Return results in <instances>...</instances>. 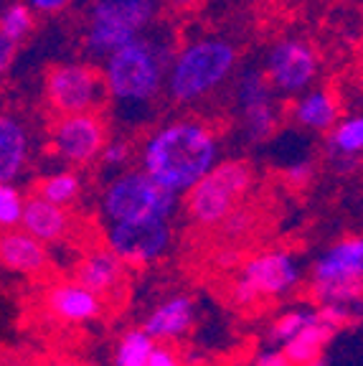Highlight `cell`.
<instances>
[{
  "label": "cell",
  "mask_w": 363,
  "mask_h": 366,
  "mask_svg": "<svg viewBox=\"0 0 363 366\" xmlns=\"http://www.w3.org/2000/svg\"><path fill=\"white\" fill-rule=\"evenodd\" d=\"M216 135L196 120H181L160 127L142 148V171L178 196L188 191L216 166Z\"/></svg>",
  "instance_id": "6da1fadb"
},
{
  "label": "cell",
  "mask_w": 363,
  "mask_h": 366,
  "mask_svg": "<svg viewBox=\"0 0 363 366\" xmlns=\"http://www.w3.org/2000/svg\"><path fill=\"white\" fill-rule=\"evenodd\" d=\"M310 295L318 305H363V237H343L315 259Z\"/></svg>",
  "instance_id": "7a4b0ae2"
},
{
  "label": "cell",
  "mask_w": 363,
  "mask_h": 366,
  "mask_svg": "<svg viewBox=\"0 0 363 366\" xmlns=\"http://www.w3.org/2000/svg\"><path fill=\"white\" fill-rule=\"evenodd\" d=\"M237 64V49L229 41L204 39L178 54L168 74V92L176 102H196L214 92Z\"/></svg>",
  "instance_id": "3957f363"
},
{
  "label": "cell",
  "mask_w": 363,
  "mask_h": 366,
  "mask_svg": "<svg viewBox=\"0 0 363 366\" xmlns=\"http://www.w3.org/2000/svg\"><path fill=\"white\" fill-rule=\"evenodd\" d=\"M168 59L148 39H135L107 56L104 79L109 86V97L119 102H150L160 92Z\"/></svg>",
  "instance_id": "277c9868"
},
{
  "label": "cell",
  "mask_w": 363,
  "mask_h": 366,
  "mask_svg": "<svg viewBox=\"0 0 363 366\" xmlns=\"http://www.w3.org/2000/svg\"><path fill=\"white\" fill-rule=\"evenodd\" d=\"M254 173L247 160H224L216 163L204 178L186 194V212L199 227H222L224 219L239 209L249 194Z\"/></svg>",
  "instance_id": "5b68a950"
},
{
  "label": "cell",
  "mask_w": 363,
  "mask_h": 366,
  "mask_svg": "<svg viewBox=\"0 0 363 366\" xmlns=\"http://www.w3.org/2000/svg\"><path fill=\"white\" fill-rule=\"evenodd\" d=\"M178 212V194L165 189L145 171H127L117 176L102 196V219L107 224L140 222V219H173Z\"/></svg>",
  "instance_id": "8992f818"
},
{
  "label": "cell",
  "mask_w": 363,
  "mask_h": 366,
  "mask_svg": "<svg viewBox=\"0 0 363 366\" xmlns=\"http://www.w3.org/2000/svg\"><path fill=\"white\" fill-rule=\"evenodd\" d=\"M237 282L232 287L234 303L252 308L259 300L284 297L302 282V264L292 252L269 249L242 262Z\"/></svg>",
  "instance_id": "52a82bcc"
},
{
  "label": "cell",
  "mask_w": 363,
  "mask_h": 366,
  "mask_svg": "<svg viewBox=\"0 0 363 366\" xmlns=\"http://www.w3.org/2000/svg\"><path fill=\"white\" fill-rule=\"evenodd\" d=\"M46 102L54 112H99L109 97L104 71L91 64H56L46 71Z\"/></svg>",
  "instance_id": "ba28073f"
},
{
  "label": "cell",
  "mask_w": 363,
  "mask_h": 366,
  "mask_svg": "<svg viewBox=\"0 0 363 366\" xmlns=\"http://www.w3.org/2000/svg\"><path fill=\"white\" fill-rule=\"evenodd\" d=\"M107 249L125 264H153L171 249V219H140V222L107 224Z\"/></svg>",
  "instance_id": "9c48e42d"
},
{
  "label": "cell",
  "mask_w": 363,
  "mask_h": 366,
  "mask_svg": "<svg viewBox=\"0 0 363 366\" xmlns=\"http://www.w3.org/2000/svg\"><path fill=\"white\" fill-rule=\"evenodd\" d=\"M51 145L71 166H86L107 148V122L99 112L61 114L51 125Z\"/></svg>",
  "instance_id": "30bf717a"
},
{
  "label": "cell",
  "mask_w": 363,
  "mask_h": 366,
  "mask_svg": "<svg viewBox=\"0 0 363 366\" xmlns=\"http://www.w3.org/2000/svg\"><path fill=\"white\" fill-rule=\"evenodd\" d=\"M318 76V54L302 39H282L267 56V79L282 94H300Z\"/></svg>",
  "instance_id": "8fae6325"
},
{
  "label": "cell",
  "mask_w": 363,
  "mask_h": 366,
  "mask_svg": "<svg viewBox=\"0 0 363 366\" xmlns=\"http://www.w3.org/2000/svg\"><path fill=\"white\" fill-rule=\"evenodd\" d=\"M272 89L267 74H262L257 69L244 71L242 81H239V102H242V112H244V127L249 140L262 143L267 140L274 130H277V109L272 102Z\"/></svg>",
  "instance_id": "7c38bea8"
},
{
  "label": "cell",
  "mask_w": 363,
  "mask_h": 366,
  "mask_svg": "<svg viewBox=\"0 0 363 366\" xmlns=\"http://www.w3.org/2000/svg\"><path fill=\"white\" fill-rule=\"evenodd\" d=\"M46 305L51 315H56L64 323H86V320L99 318L104 310L102 295H96L79 280L54 285L46 297Z\"/></svg>",
  "instance_id": "4fadbf2b"
},
{
  "label": "cell",
  "mask_w": 363,
  "mask_h": 366,
  "mask_svg": "<svg viewBox=\"0 0 363 366\" xmlns=\"http://www.w3.org/2000/svg\"><path fill=\"white\" fill-rule=\"evenodd\" d=\"M21 227L29 234H34L36 239L44 242V244H56L69 234L71 217H69L64 206L44 199V196H31V199H26V206H23Z\"/></svg>",
  "instance_id": "5bb4252c"
},
{
  "label": "cell",
  "mask_w": 363,
  "mask_h": 366,
  "mask_svg": "<svg viewBox=\"0 0 363 366\" xmlns=\"http://www.w3.org/2000/svg\"><path fill=\"white\" fill-rule=\"evenodd\" d=\"M0 264L21 274H39L49 264V252L26 229H8L0 234Z\"/></svg>",
  "instance_id": "9a60e30c"
},
{
  "label": "cell",
  "mask_w": 363,
  "mask_h": 366,
  "mask_svg": "<svg viewBox=\"0 0 363 366\" xmlns=\"http://www.w3.org/2000/svg\"><path fill=\"white\" fill-rule=\"evenodd\" d=\"M196 320V305L188 295H173L155 305L145 318L142 328L155 338V341H176L186 336Z\"/></svg>",
  "instance_id": "2e32d148"
},
{
  "label": "cell",
  "mask_w": 363,
  "mask_h": 366,
  "mask_svg": "<svg viewBox=\"0 0 363 366\" xmlns=\"http://www.w3.org/2000/svg\"><path fill=\"white\" fill-rule=\"evenodd\" d=\"M158 13V0H96L91 6V21L112 23L132 34L148 29Z\"/></svg>",
  "instance_id": "e0dca14e"
},
{
  "label": "cell",
  "mask_w": 363,
  "mask_h": 366,
  "mask_svg": "<svg viewBox=\"0 0 363 366\" xmlns=\"http://www.w3.org/2000/svg\"><path fill=\"white\" fill-rule=\"evenodd\" d=\"M363 158V114L335 122L328 140V160L335 171H353Z\"/></svg>",
  "instance_id": "ac0fdd59"
},
{
  "label": "cell",
  "mask_w": 363,
  "mask_h": 366,
  "mask_svg": "<svg viewBox=\"0 0 363 366\" xmlns=\"http://www.w3.org/2000/svg\"><path fill=\"white\" fill-rule=\"evenodd\" d=\"M122 264L125 262L109 249L91 252L76 267V280L94 290L96 295H109V292H117V287L122 285V272H125Z\"/></svg>",
  "instance_id": "d6986e66"
},
{
  "label": "cell",
  "mask_w": 363,
  "mask_h": 366,
  "mask_svg": "<svg viewBox=\"0 0 363 366\" xmlns=\"http://www.w3.org/2000/svg\"><path fill=\"white\" fill-rule=\"evenodd\" d=\"M26 163H29L26 127L11 114H0V183L16 181Z\"/></svg>",
  "instance_id": "ffe728a7"
},
{
  "label": "cell",
  "mask_w": 363,
  "mask_h": 366,
  "mask_svg": "<svg viewBox=\"0 0 363 366\" xmlns=\"http://www.w3.org/2000/svg\"><path fill=\"white\" fill-rule=\"evenodd\" d=\"M292 117L300 127H307L312 132H330L341 117L338 99L328 89H312L302 94L292 107Z\"/></svg>",
  "instance_id": "44dd1931"
},
{
  "label": "cell",
  "mask_w": 363,
  "mask_h": 366,
  "mask_svg": "<svg viewBox=\"0 0 363 366\" xmlns=\"http://www.w3.org/2000/svg\"><path fill=\"white\" fill-rule=\"evenodd\" d=\"M333 336H335V328L330 326L328 320H323V315H320V310H318V318L310 320L297 336H292L287 343H284L282 349L287 351L292 364L305 366V364H310V361L323 356V349L328 346Z\"/></svg>",
  "instance_id": "7402d4cb"
},
{
  "label": "cell",
  "mask_w": 363,
  "mask_h": 366,
  "mask_svg": "<svg viewBox=\"0 0 363 366\" xmlns=\"http://www.w3.org/2000/svg\"><path fill=\"white\" fill-rule=\"evenodd\" d=\"M153 349H155V338L145 328H130L117 341L114 366H150Z\"/></svg>",
  "instance_id": "603a6c76"
},
{
  "label": "cell",
  "mask_w": 363,
  "mask_h": 366,
  "mask_svg": "<svg viewBox=\"0 0 363 366\" xmlns=\"http://www.w3.org/2000/svg\"><path fill=\"white\" fill-rule=\"evenodd\" d=\"M137 34L127 29H119L112 23H89V31H86V51L94 54V56H109L117 49L127 46L130 41H135Z\"/></svg>",
  "instance_id": "cb8c5ba5"
},
{
  "label": "cell",
  "mask_w": 363,
  "mask_h": 366,
  "mask_svg": "<svg viewBox=\"0 0 363 366\" xmlns=\"http://www.w3.org/2000/svg\"><path fill=\"white\" fill-rule=\"evenodd\" d=\"M318 318V308H292L284 310L282 315L272 320V326L267 331V341L272 346H284L292 336L302 331V328L310 323V320Z\"/></svg>",
  "instance_id": "d4e9b609"
},
{
  "label": "cell",
  "mask_w": 363,
  "mask_h": 366,
  "mask_svg": "<svg viewBox=\"0 0 363 366\" xmlns=\"http://www.w3.org/2000/svg\"><path fill=\"white\" fill-rule=\"evenodd\" d=\"M81 194V181L74 176V173H54V176L44 178L39 183V196L54 201L59 206H71Z\"/></svg>",
  "instance_id": "484cf974"
},
{
  "label": "cell",
  "mask_w": 363,
  "mask_h": 366,
  "mask_svg": "<svg viewBox=\"0 0 363 366\" xmlns=\"http://www.w3.org/2000/svg\"><path fill=\"white\" fill-rule=\"evenodd\" d=\"M23 206H26V199L21 191L11 183H0V232L21 227Z\"/></svg>",
  "instance_id": "4316f807"
},
{
  "label": "cell",
  "mask_w": 363,
  "mask_h": 366,
  "mask_svg": "<svg viewBox=\"0 0 363 366\" xmlns=\"http://www.w3.org/2000/svg\"><path fill=\"white\" fill-rule=\"evenodd\" d=\"M34 29V16L26 6H11L0 16V34H6L11 41L21 44Z\"/></svg>",
  "instance_id": "83f0119b"
},
{
  "label": "cell",
  "mask_w": 363,
  "mask_h": 366,
  "mask_svg": "<svg viewBox=\"0 0 363 366\" xmlns=\"http://www.w3.org/2000/svg\"><path fill=\"white\" fill-rule=\"evenodd\" d=\"M150 366H183L181 356L176 354V349H171L168 343L155 341V349L150 354Z\"/></svg>",
  "instance_id": "f1b7e54d"
},
{
  "label": "cell",
  "mask_w": 363,
  "mask_h": 366,
  "mask_svg": "<svg viewBox=\"0 0 363 366\" xmlns=\"http://www.w3.org/2000/svg\"><path fill=\"white\" fill-rule=\"evenodd\" d=\"M252 366H295V364H292V359H289L282 346H274V349L262 351Z\"/></svg>",
  "instance_id": "f546056e"
},
{
  "label": "cell",
  "mask_w": 363,
  "mask_h": 366,
  "mask_svg": "<svg viewBox=\"0 0 363 366\" xmlns=\"http://www.w3.org/2000/svg\"><path fill=\"white\" fill-rule=\"evenodd\" d=\"M130 158V145L127 143H112L102 150V160L107 166H122Z\"/></svg>",
  "instance_id": "4dcf8cb0"
},
{
  "label": "cell",
  "mask_w": 363,
  "mask_h": 366,
  "mask_svg": "<svg viewBox=\"0 0 363 366\" xmlns=\"http://www.w3.org/2000/svg\"><path fill=\"white\" fill-rule=\"evenodd\" d=\"M244 257H242V249L237 247H227V249L216 252V264H222V269H237L242 267Z\"/></svg>",
  "instance_id": "1f68e13d"
},
{
  "label": "cell",
  "mask_w": 363,
  "mask_h": 366,
  "mask_svg": "<svg viewBox=\"0 0 363 366\" xmlns=\"http://www.w3.org/2000/svg\"><path fill=\"white\" fill-rule=\"evenodd\" d=\"M312 178V166L310 163H297V166L287 168V181L295 183V186H305Z\"/></svg>",
  "instance_id": "d6a6232c"
},
{
  "label": "cell",
  "mask_w": 363,
  "mask_h": 366,
  "mask_svg": "<svg viewBox=\"0 0 363 366\" xmlns=\"http://www.w3.org/2000/svg\"><path fill=\"white\" fill-rule=\"evenodd\" d=\"M71 0H29V6L39 13H59L69 6Z\"/></svg>",
  "instance_id": "836d02e7"
},
{
  "label": "cell",
  "mask_w": 363,
  "mask_h": 366,
  "mask_svg": "<svg viewBox=\"0 0 363 366\" xmlns=\"http://www.w3.org/2000/svg\"><path fill=\"white\" fill-rule=\"evenodd\" d=\"M160 3L176 13H191V11H199V8L204 6V0H160Z\"/></svg>",
  "instance_id": "e575fe53"
},
{
  "label": "cell",
  "mask_w": 363,
  "mask_h": 366,
  "mask_svg": "<svg viewBox=\"0 0 363 366\" xmlns=\"http://www.w3.org/2000/svg\"><path fill=\"white\" fill-rule=\"evenodd\" d=\"M16 41H11L6 34H0V64L6 66L8 61L13 59V54H16Z\"/></svg>",
  "instance_id": "d590c367"
},
{
  "label": "cell",
  "mask_w": 363,
  "mask_h": 366,
  "mask_svg": "<svg viewBox=\"0 0 363 366\" xmlns=\"http://www.w3.org/2000/svg\"><path fill=\"white\" fill-rule=\"evenodd\" d=\"M305 366H325V359H323V356H320V359L310 361V364H305Z\"/></svg>",
  "instance_id": "8d00e7d4"
},
{
  "label": "cell",
  "mask_w": 363,
  "mask_h": 366,
  "mask_svg": "<svg viewBox=\"0 0 363 366\" xmlns=\"http://www.w3.org/2000/svg\"><path fill=\"white\" fill-rule=\"evenodd\" d=\"M56 366H74V364H56Z\"/></svg>",
  "instance_id": "74e56055"
},
{
  "label": "cell",
  "mask_w": 363,
  "mask_h": 366,
  "mask_svg": "<svg viewBox=\"0 0 363 366\" xmlns=\"http://www.w3.org/2000/svg\"><path fill=\"white\" fill-rule=\"evenodd\" d=\"M0 69H3V64H0Z\"/></svg>",
  "instance_id": "f35d334b"
}]
</instances>
